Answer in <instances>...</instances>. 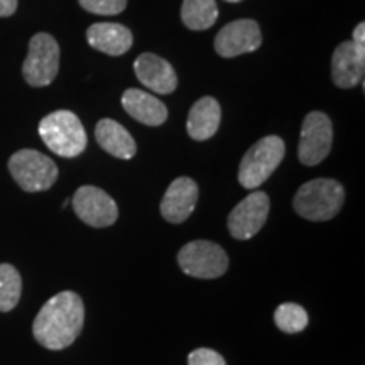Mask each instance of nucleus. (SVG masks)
Masks as SVG:
<instances>
[{"mask_svg": "<svg viewBox=\"0 0 365 365\" xmlns=\"http://www.w3.org/2000/svg\"><path fill=\"white\" fill-rule=\"evenodd\" d=\"M83 323V299L73 291H61L39 309L33 323V335L44 349L63 350L78 339Z\"/></svg>", "mask_w": 365, "mask_h": 365, "instance_id": "obj_1", "label": "nucleus"}, {"mask_svg": "<svg viewBox=\"0 0 365 365\" xmlns=\"http://www.w3.org/2000/svg\"><path fill=\"white\" fill-rule=\"evenodd\" d=\"M345 202V190L339 181L318 178L304 182L294 195V212L304 220L328 222L340 213Z\"/></svg>", "mask_w": 365, "mask_h": 365, "instance_id": "obj_2", "label": "nucleus"}, {"mask_svg": "<svg viewBox=\"0 0 365 365\" xmlns=\"http://www.w3.org/2000/svg\"><path fill=\"white\" fill-rule=\"evenodd\" d=\"M39 135L49 150L61 158H76L86 149V132L78 115L56 110L39 122Z\"/></svg>", "mask_w": 365, "mask_h": 365, "instance_id": "obj_3", "label": "nucleus"}, {"mask_svg": "<svg viewBox=\"0 0 365 365\" xmlns=\"http://www.w3.org/2000/svg\"><path fill=\"white\" fill-rule=\"evenodd\" d=\"M286 154L284 140L277 135H267L257 140L242 158L239 182L245 190H255L267 181L277 170Z\"/></svg>", "mask_w": 365, "mask_h": 365, "instance_id": "obj_4", "label": "nucleus"}, {"mask_svg": "<svg viewBox=\"0 0 365 365\" xmlns=\"http://www.w3.org/2000/svg\"><path fill=\"white\" fill-rule=\"evenodd\" d=\"M14 181L27 193L49 190L58 180V166L51 158L34 149H21L9 159Z\"/></svg>", "mask_w": 365, "mask_h": 365, "instance_id": "obj_5", "label": "nucleus"}, {"mask_svg": "<svg viewBox=\"0 0 365 365\" xmlns=\"http://www.w3.org/2000/svg\"><path fill=\"white\" fill-rule=\"evenodd\" d=\"M181 271L198 279H215L227 272L228 257L220 245L210 240H193L178 252Z\"/></svg>", "mask_w": 365, "mask_h": 365, "instance_id": "obj_6", "label": "nucleus"}, {"mask_svg": "<svg viewBox=\"0 0 365 365\" xmlns=\"http://www.w3.org/2000/svg\"><path fill=\"white\" fill-rule=\"evenodd\" d=\"M59 71L58 41L48 33H39L29 41V53L22 65V75L31 86L41 88L53 83Z\"/></svg>", "mask_w": 365, "mask_h": 365, "instance_id": "obj_7", "label": "nucleus"}, {"mask_svg": "<svg viewBox=\"0 0 365 365\" xmlns=\"http://www.w3.org/2000/svg\"><path fill=\"white\" fill-rule=\"evenodd\" d=\"M333 125L323 112H309L303 120L298 158L304 166H317L331 150Z\"/></svg>", "mask_w": 365, "mask_h": 365, "instance_id": "obj_8", "label": "nucleus"}, {"mask_svg": "<svg viewBox=\"0 0 365 365\" xmlns=\"http://www.w3.org/2000/svg\"><path fill=\"white\" fill-rule=\"evenodd\" d=\"M71 203L80 220L93 228L110 227L118 218L117 203L97 186H80Z\"/></svg>", "mask_w": 365, "mask_h": 365, "instance_id": "obj_9", "label": "nucleus"}, {"mask_svg": "<svg viewBox=\"0 0 365 365\" xmlns=\"http://www.w3.org/2000/svg\"><path fill=\"white\" fill-rule=\"evenodd\" d=\"M269 196L264 191H252L228 215L227 225L237 240H250L264 227L269 215Z\"/></svg>", "mask_w": 365, "mask_h": 365, "instance_id": "obj_10", "label": "nucleus"}, {"mask_svg": "<svg viewBox=\"0 0 365 365\" xmlns=\"http://www.w3.org/2000/svg\"><path fill=\"white\" fill-rule=\"evenodd\" d=\"M262 44L261 27L252 19H239L223 26L215 38V51L222 58L252 53Z\"/></svg>", "mask_w": 365, "mask_h": 365, "instance_id": "obj_11", "label": "nucleus"}, {"mask_svg": "<svg viewBox=\"0 0 365 365\" xmlns=\"http://www.w3.org/2000/svg\"><path fill=\"white\" fill-rule=\"evenodd\" d=\"M365 48L354 41H345L331 58V80L339 88H354L364 81Z\"/></svg>", "mask_w": 365, "mask_h": 365, "instance_id": "obj_12", "label": "nucleus"}, {"mask_svg": "<svg viewBox=\"0 0 365 365\" xmlns=\"http://www.w3.org/2000/svg\"><path fill=\"white\" fill-rule=\"evenodd\" d=\"M198 202V186L188 176L176 178L168 186L161 202V215L170 223H182L190 218Z\"/></svg>", "mask_w": 365, "mask_h": 365, "instance_id": "obj_13", "label": "nucleus"}, {"mask_svg": "<svg viewBox=\"0 0 365 365\" xmlns=\"http://www.w3.org/2000/svg\"><path fill=\"white\" fill-rule=\"evenodd\" d=\"M134 71L145 88L161 95H170L178 88V75L166 59L153 53H144L135 59Z\"/></svg>", "mask_w": 365, "mask_h": 365, "instance_id": "obj_14", "label": "nucleus"}, {"mask_svg": "<svg viewBox=\"0 0 365 365\" xmlns=\"http://www.w3.org/2000/svg\"><path fill=\"white\" fill-rule=\"evenodd\" d=\"M86 41L93 49L110 56H122L132 48V33L129 27L113 22H97L86 31Z\"/></svg>", "mask_w": 365, "mask_h": 365, "instance_id": "obj_15", "label": "nucleus"}, {"mask_svg": "<svg viewBox=\"0 0 365 365\" xmlns=\"http://www.w3.org/2000/svg\"><path fill=\"white\" fill-rule=\"evenodd\" d=\"M122 107L132 118L144 125H163L168 118V108L161 100L143 90L129 88L122 95Z\"/></svg>", "mask_w": 365, "mask_h": 365, "instance_id": "obj_16", "label": "nucleus"}, {"mask_svg": "<svg viewBox=\"0 0 365 365\" xmlns=\"http://www.w3.org/2000/svg\"><path fill=\"white\" fill-rule=\"evenodd\" d=\"M95 137L97 143L105 153L117 159H132L137 153L134 137L129 130L112 118H102L95 127Z\"/></svg>", "mask_w": 365, "mask_h": 365, "instance_id": "obj_17", "label": "nucleus"}, {"mask_svg": "<svg viewBox=\"0 0 365 365\" xmlns=\"http://www.w3.org/2000/svg\"><path fill=\"white\" fill-rule=\"evenodd\" d=\"M222 120L220 103L213 97H203L195 102L188 113L186 130L191 139L207 140L217 134Z\"/></svg>", "mask_w": 365, "mask_h": 365, "instance_id": "obj_18", "label": "nucleus"}, {"mask_svg": "<svg viewBox=\"0 0 365 365\" xmlns=\"http://www.w3.org/2000/svg\"><path fill=\"white\" fill-rule=\"evenodd\" d=\"M218 19L215 0H182L181 21L191 31L210 29Z\"/></svg>", "mask_w": 365, "mask_h": 365, "instance_id": "obj_19", "label": "nucleus"}, {"mask_svg": "<svg viewBox=\"0 0 365 365\" xmlns=\"http://www.w3.org/2000/svg\"><path fill=\"white\" fill-rule=\"evenodd\" d=\"M22 293L21 274L12 264H0V312H12Z\"/></svg>", "mask_w": 365, "mask_h": 365, "instance_id": "obj_20", "label": "nucleus"}, {"mask_svg": "<svg viewBox=\"0 0 365 365\" xmlns=\"http://www.w3.org/2000/svg\"><path fill=\"white\" fill-rule=\"evenodd\" d=\"M274 322L281 331L294 335L308 327V313L296 303H282L274 312Z\"/></svg>", "mask_w": 365, "mask_h": 365, "instance_id": "obj_21", "label": "nucleus"}, {"mask_svg": "<svg viewBox=\"0 0 365 365\" xmlns=\"http://www.w3.org/2000/svg\"><path fill=\"white\" fill-rule=\"evenodd\" d=\"M78 2L86 12L97 16H117L127 7V0H78Z\"/></svg>", "mask_w": 365, "mask_h": 365, "instance_id": "obj_22", "label": "nucleus"}, {"mask_svg": "<svg viewBox=\"0 0 365 365\" xmlns=\"http://www.w3.org/2000/svg\"><path fill=\"white\" fill-rule=\"evenodd\" d=\"M188 365H227V362L215 350L196 349L188 355Z\"/></svg>", "mask_w": 365, "mask_h": 365, "instance_id": "obj_23", "label": "nucleus"}, {"mask_svg": "<svg viewBox=\"0 0 365 365\" xmlns=\"http://www.w3.org/2000/svg\"><path fill=\"white\" fill-rule=\"evenodd\" d=\"M17 11V0H0V17H11Z\"/></svg>", "mask_w": 365, "mask_h": 365, "instance_id": "obj_24", "label": "nucleus"}, {"mask_svg": "<svg viewBox=\"0 0 365 365\" xmlns=\"http://www.w3.org/2000/svg\"><path fill=\"white\" fill-rule=\"evenodd\" d=\"M354 43L359 46H365V24L360 22V24L354 29Z\"/></svg>", "mask_w": 365, "mask_h": 365, "instance_id": "obj_25", "label": "nucleus"}, {"mask_svg": "<svg viewBox=\"0 0 365 365\" xmlns=\"http://www.w3.org/2000/svg\"><path fill=\"white\" fill-rule=\"evenodd\" d=\"M225 2H242V0H225Z\"/></svg>", "mask_w": 365, "mask_h": 365, "instance_id": "obj_26", "label": "nucleus"}]
</instances>
